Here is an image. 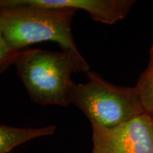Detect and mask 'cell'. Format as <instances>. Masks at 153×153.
<instances>
[{
  "label": "cell",
  "mask_w": 153,
  "mask_h": 153,
  "mask_svg": "<svg viewBox=\"0 0 153 153\" xmlns=\"http://www.w3.org/2000/svg\"><path fill=\"white\" fill-rule=\"evenodd\" d=\"M92 129L93 153H153V116L147 113L113 128Z\"/></svg>",
  "instance_id": "4"
},
{
  "label": "cell",
  "mask_w": 153,
  "mask_h": 153,
  "mask_svg": "<svg viewBox=\"0 0 153 153\" xmlns=\"http://www.w3.org/2000/svg\"><path fill=\"white\" fill-rule=\"evenodd\" d=\"M135 0H0V10L17 5L84 10L95 22L114 24L128 14Z\"/></svg>",
  "instance_id": "5"
},
{
  "label": "cell",
  "mask_w": 153,
  "mask_h": 153,
  "mask_svg": "<svg viewBox=\"0 0 153 153\" xmlns=\"http://www.w3.org/2000/svg\"><path fill=\"white\" fill-rule=\"evenodd\" d=\"M55 126L41 128H16L0 125V153H8L19 145L55 133Z\"/></svg>",
  "instance_id": "6"
},
{
  "label": "cell",
  "mask_w": 153,
  "mask_h": 153,
  "mask_svg": "<svg viewBox=\"0 0 153 153\" xmlns=\"http://www.w3.org/2000/svg\"><path fill=\"white\" fill-rule=\"evenodd\" d=\"M135 88L145 111L153 116V43L148 66L140 76Z\"/></svg>",
  "instance_id": "7"
},
{
  "label": "cell",
  "mask_w": 153,
  "mask_h": 153,
  "mask_svg": "<svg viewBox=\"0 0 153 153\" xmlns=\"http://www.w3.org/2000/svg\"><path fill=\"white\" fill-rule=\"evenodd\" d=\"M87 82L74 84L70 104L86 115L91 125L113 128L146 113L136 88L115 85L89 71Z\"/></svg>",
  "instance_id": "3"
},
{
  "label": "cell",
  "mask_w": 153,
  "mask_h": 153,
  "mask_svg": "<svg viewBox=\"0 0 153 153\" xmlns=\"http://www.w3.org/2000/svg\"><path fill=\"white\" fill-rule=\"evenodd\" d=\"M76 11L68 7L13 6L0 10V25L6 42L13 50L21 51L30 45L53 41L62 51L79 55L72 32Z\"/></svg>",
  "instance_id": "2"
},
{
  "label": "cell",
  "mask_w": 153,
  "mask_h": 153,
  "mask_svg": "<svg viewBox=\"0 0 153 153\" xmlns=\"http://www.w3.org/2000/svg\"><path fill=\"white\" fill-rule=\"evenodd\" d=\"M14 65L30 100L41 106H68L74 84L72 74L90 71L82 55L62 50H22Z\"/></svg>",
  "instance_id": "1"
},
{
  "label": "cell",
  "mask_w": 153,
  "mask_h": 153,
  "mask_svg": "<svg viewBox=\"0 0 153 153\" xmlns=\"http://www.w3.org/2000/svg\"><path fill=\"white\" fill-rule=\"evenodd\" d=\"M20 51L11 49L6 42L0 25V74L14 64Z\"/></svg>",
  "instance_id": "8"
}]
</instances>
